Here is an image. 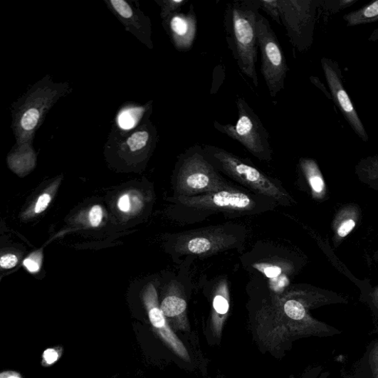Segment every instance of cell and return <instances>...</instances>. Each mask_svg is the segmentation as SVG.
I'll return each mask as SVG.
<instances>
[{
    "instance_id": "1",
    "label": "cell",
    "mask_w": 378,
    "mask_h": 378,
    "mask_svg": "<svg viewBox=\"0 0 378 378\" xmlns=\"http://www.w3.org/2000/svg\"><path fill=\"white\" fill-rule=\"evenodd\" d=\"M260 10V0H237L227 5L224 16L228 48L238 68L256 88L258 87L256 21Z\"/></svg>"
},
{
    "instance_id": "2",
    "label": "cell",
    "mask_w": 378,
    "mask_h": 378,
    "mask_svg": "<svg viewBox=\"0 0 378 378\" xmlns=\"http://www.w3.org/2000/svg\"><path fill=\"white\" fill-rule=\"evenodd\" d=\"M72 91L67 83H55L49 75L33 85L13 105L12 130L17 145L31 144L50 110Z\"/></svg>"
},
{
    "instance_id": "3",
    "label": "cell",
    "mask_w": 378,
    "mask_h": 378,
    "mask_svg": "<svg viewBox=\"0 0 378 378\" xmlns=\"http://www.w3.org/2000/svg\"><path fill=\"white\" fill-rule=\"evenodd\" d=\"M203 149L208 161L218 171L255 192L273 199L280 204H290L291 197L284 189L248 160L212 145H205Z\"/></svg>"
},
{
    "instance_id": "4",
    "label": "cell",
    "mask_w": 378,
    "mask_h": 378,
    "mask_svg": "<svg viewBox=\"0 0 378 378\" xmlns=\"http://www.w3.org/2000/svg\"><path fill=\"white\" fill-rule=\"evenodd\" d=\"M177 169V188L181 196H194L234 189L208 161L201 146L191 147L182 154Z\"/></svg>"
},
{
    "instance_id": "5",
    "label": "cell",
    "mask_w": 378,
    "mask_h": 378,
    "mask_svg": "<svg viewBox=\"0 0 378 378\" xmlns=\"http://www.w3.org/2000/svg\"><path fill=\"white\" fill-rule=\"evenodd\" d=\"M238 119L234 125H223L217 121L214 127L233 140L241 144L253 156L261 161L269 162L272 159L270 134L246 99H236Z\"/></svg>"
},
{
    "instance_id": "6",
    "label": "cell",
    "mask_w": 378,
    "mask_h": 378,
    "mask_svg": "<svg viewBox=\"0 0 378 378\" xmlns=\"http://www.w3.org/2000/svg\"><path fill=\"white\" fill-rule=\"evenodd\" d=\"M256 34L261 53V73L270 95L275 98L285 88L289 68L276 34L268 19L260 12L257 14Z\"/></svg>"
},
{
    "instance_id": "7",
    "label": "cell",
    "mask_w": 378,
    "mask_h": 378,
    "mask_svg": "<svg viewBox=\"0 0 378 378\" xmlns=\"http://www.w3.org/2000/svg\"><path fill=\"white\" fill-rule=\"evenodd\" d=\"M315 0H278L282 25L293 46L298 51L308 50L313 43Z\"/></svg>"
},
{
    "instance_id": "8",
    "label": "cell",
    "mask_w": 378,
    "mask_h": 378,
    "mask_svg": "<svg viewBox=\"0 0 378 378\" xmlns=\"http://www.w3.org/2000/svg\"><path fill=\"white\" fill-rule=\"evenodd\" d=\"M184 206L202 211L246 213L255 210L257 204L248 194L236 189L194 196H180Z\"/></svg>"
},
{
    "instance_id": "9",
    "label": "cell",
    "mask_w": 378,
    "mask_h": 378,
    "mask_svg": "<svg viewBox=\"0 0 378 378\" xmlns=\"http://www.w3.org/2000/svg\"><path fill=\"white\" fill-rule=\"evenodd\" d=\"M237 243L238 238L224 227H211L184 233L177 246L182 253L206 256L233 248Z\"/></svg>"
},
{
    "instance_id": "10",
    "label": "cell",
    "mask_w": 378,
    "mask_h": 378,
    "mask_svg": "<svg viewBox=\"0 0 378 378\" xmlns=\"http://www.w3.org/2000/svg\"><path fill=\"white\" fill-rule=\"evenodd\" d=\"M326 81L332 95V98L338 109L344 115L355 133L364 142H369V135L357 115L355 105L352 104L349 94L345 90L342 70L337 63L332 58L323 57L321 61Z\"/></svg>"
},
{
    "instance_id": "11",
    "label": "cell",
    "mask_w": 378,
    "mask_h": 378,
    "mask_svg": "<svg viewBox=\"0 0 378 378\" xmlns=\"http://www.w3.org/2000/svg\"><path fill=\"white\" fill-rule=\"evenodd\" d=\"M105 2L127 31L148 48L153 49L150 19L138 6L125 0H106Z\"/></svg>"
},
{
    "instance_id": "12",
    "label": "cell",
    "mask_w": 378,
    "mask_h": 378,
    "mask_svg": "<svg viewBox=\"0 0 378 378\" xmlns=\"http://www.w3.org/2000/svg\"><path fill=\"white\" fill-rule=\"evenodd\" d=\"M163 26L176 50L190 51L197 33V18L194 6H190L187 13L177 12L165 19Z\"/></svg>"
},
{
    "instance_id": "13",
    "label": "cell",
    "mask_w": 378,
    "mask_h": 378,
    "mask_svg": "<svg viewBox=\"0 0 378 378\" xmlns=\"http://www.w3.org/2000/svg\"><path fill=\"white\" fill-rule=\"evenodd\" d=\"M145 304L148 310L149 321L155 331L162 336L163 340L169 344L173 350L182 356L187 357L188 353L182 342L177 340L176 335L169 328L166 316L161 308L158 307L155 290L151 289L145 298Z\"/></svg>"
},
{
    "instance_id": "14",
    "label": "cell",
    "mask_w": 378,
    "mask_h": 378,
    "mask_svg": "<svg viewBox=\"0 0 378 378\" xmlns=\"http://www.w3.org/2000/svg\"><path fill=\"white\" fill-rule=\"evenodd\" d=\"M152 112V101L145 105L125 106L117 114V125L122 130H132L148 120Z\"/></svg>"
},
{
    "instance_id": "15",
    "label": "cell",
    "mask_w": 378,
    "mask_h": 378,
    "mask_svg": "<svg viewBox=\"0 0 378 378\" xmlns=\"http://www.w3.org/2000/svg\"><path fill=\"white\" fill-rule=\"evenodd\" d=\"M300 167L311 189L313 197L322 199L327 193L326 184L320 167L313 159L303 157Z\"/></svg>"
},
{
    "instance_id": "16",
    "label": "cell",
    "mask_w": 378,
    "mask_h": 378,
    "mask_svg": "<svg viewBox=\"0 0 378 378\" xmlns=\"http://www.w3.org/2000/svg\"><path fill=\"white\" fill-rule=\"evenodd\" d=\"M359 213L354 205H350L337 214L332 226L335 241H342L355 229Z\"/></svg>"
},
{
    "instance_id": "17",
    "label": "cell",
    "mask_w": 378,
    "mask_h": 378,
    "mask_svg": "<svg viewBox=\"0 0 378 378\" xmlns=\"http://www.w3.org/2000/svg\"><path fill=\"white\" fill-rule=\"evenodd\" d=\"M343 19L348 26L378 23V0L360 9L345 14ZM369 41H378V28L372 33Z\"/></svg>"
},
{
    "instance_id": "18",
    "label": "cell",
    "mask_w": 378,
    "mask_h": 378,
    "mask_svg": "<svg viewBox=\"0 0 378 378\" xmlns=\"http://www.w3.org/2000/svg\"><path fill=\"white\" fill-rule=\"evenodd\" d=\"M355 172L362 184L378 191V156L362 159L356 165Z\"/></svg>"
},
{
    "instance_id": "19",
    "label": "cell",
    "mask_w": 378,
    "mask_h": 378,
    "mask_svg": "<svg viewBox=\"0 0 378 378\" xmlns=\"http://www.w3.org/2000/svg\"><path fill=\"white\" fill-rule=\"evenodd\" d=\"M187 303L184 298L175 294L166 297L162 303L161 309L167 317L182 315L187 310Z\"/></svg>"
},
{
    "instance_id": "20",
    "label": "cell",
    "mask_w": 378,
    "mask_h": 378,
    "mask_svg": "<svg viewBox=\"0 0 378 378\" xmlns=\"http://www.w3.org/2000/svg\"><path fill=\"white\" fill-rule=\"evenodd\" d=\"M155 2L161 7V16L164 21L169 16L180 12L182 8L189 1L188 0H155Z\"/></svg>"
},
{
    "instance_id": "21",
    "label": "cell",
    "mask_w": 378,
    "mask_h": 378,
    "mask_svg": "<svg viewBox=\"0 0 378 378\" xmlns=\"http://www.w3.org/2000/svg\"><path fill=\"white\" fill-rule=\"evenodd\" d=\"M284 310L286 315L293 320H302L306 315L303 305L295 300L286 302Z\"/></svg>"
},
{
    "instance_id": "22",
    "label": "cell",
    "mask_w": 378,
    "mask_h": 378,
    "mask_svg": "<svg viewBox=\"0 0 378 378\" xmlns=\"http://www.w3.org/2000/svg\"><path fill=\"white\" fill-rule=\"evenodd\" d=\"M261 9L267 13L278 25L281 26L280 9L278 0H260Z\"/></svg>"
},
{
    "instance_id": "23",
    "label": "cell",
    "mask_w": 378,
    "mask_h": 378,
    "mask_svg": "<svg viewBox=\"0 0 378 378\" xmlns=\"http://www.w3.org/2000/svg\"><path fill=\"white\" fill-rule=\"evenodd\" d=\"M256 268L270 278H276L283 273L282 268L276 266L260 264L257 265Z\"/></svg>"
},
{
    "instance_id": "24",
    "label": "cell",
    "mask_w": 378,
    "mask_h": 378,
    "mask_svg": "<svg viewBox=\"0 0 378 378\" xmlns=\"http://www.w3.org/2000/svg\"><path fill=\"white\" fill-rule=\"evenodd\" d=\"M103 212L100 206H94L90 212V221L93 227H98L103 221Z\"/></svg>"
},
{
    "instance_id": "25",
    "label": "cell",
    "mask_w": 378,
    "mask_h": 378,
    "mask_svg": "<svg viewBox=\"0 0 378 378\" xmlns=\"http://www.w3.org/2000/svg\"><path fill=\"white\" fill-rule=\"evenodd\" d=\"M59 352L58 350L50 348L46 350L43 353V364L50 366L56 362L59 358Z\"/></svg>"
},
{
    "instance_id": "26",
    "label": "cell",
    "mask_w": 378,
    "mask_h": 378,
    "mask_svg": "<svg viewBox=\"0 0 378 378\" xmlns=\"http://www.w3.org/2000/svg\"><path fill=\"white\" fill-rule=\"evenodd\" d=\"M51 196L48 194H44L39 196L38 200L35 206V212L36 214H41L43 212L48 206L51 202Z\"/></svg>"
},
{
    "instance_id": "27",
    "label": "cell",
    "mask_w": 378,
    "mask_h": 378,
    "mask_svg": "<svg viewBox=\"0 0 378 378\" xmlns=\"http://www.w3.org/2000/svg\"><path fill=\"white\" fill-rule=\"evenodd\" d=\"M18 260L16 256L12 254H7L2 256L0 261V266L3 268L10 269L15 267L17 264Z\"/></svg>"
},
{
    "instance_id": "28",
    "label": "cell",
    "mask_w": 378,
    "mask_h": 378,
    "mask_svg": "<svg viewBox=\"0 0 378 378\" xmlns=\"http://www.w3.org/2000/svg\"><path fill=\"white\" fill-rule=\"evenodd\" d=\"M118 208L122 211L127 212L130 209V203L128 195H124L118 201Z\"/></svg>"
},
{
    "instance_id": "29",
    "label": "cell",
    "mask_w": 378,
    "mask_h": 378,
    "mask_svg": "<svg viewBox=\"0 0 378 378\" xmlns=\"http://www.w3.org/2000/svg\"><path fill=\"white\" fill-rule=\"evenodd\" d=\"M23 264L30 272L36 273L39 270L38 263L32 261L31 258H26Z\"/></svg>"
},
{
    "instance_id": "30",
    "label": "cell",
    "mask_w": 378,
    "mask_h": 378,
    "mask_svg": "<svg viewBox=\"0 0 378 378\" xmlns=\"http://www.w3.org/2000/svg\"><path fill=\"white\" fill-rule=\"evenodd\" d=\"M310 80L313 83V85H315L318 88L321 89L325 93H326V95L330 98L332 99L331 94L327 91V90L325 88L323 84L320 82V79L315 76L310 77Z\"/></svg>"
},
{
    "instance_id": "31",
    "label": "cell",
    "mask_w": 378,
    "mask_h": 378,
    "mask_svg": "<svg viewBox=\"0 0 378 378\" xmlns=\"http://www.w3.org/2000/svg\"><path fill=\"white\" fill-rule=\"evenodd\" d=\"M0 378H21V377L14 372H5L0 375Z\"/></svg>"
},
{
    "instance_id": "32",
    "label": "cell",
    "mask_w": 378,
    "mask_h": 378,
    "mask_svg": "<svg viewBox=\"0 0 378 378\" xmlns=\"http://www.w3.org/2000/svg\"><path fill=\"white\" fill-rule=\"evenodd\" d=\"M374 258L376 262H378V250L375 252L374 255Z\"/></svg>"
}]
</instances>
